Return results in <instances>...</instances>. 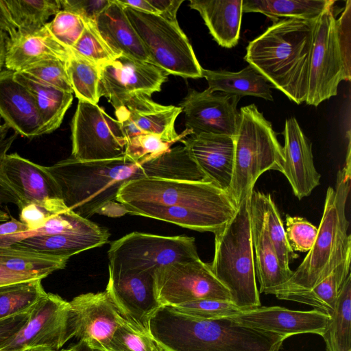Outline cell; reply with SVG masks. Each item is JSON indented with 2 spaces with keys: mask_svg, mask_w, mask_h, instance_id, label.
Here are the masks:
<instances>
[{
  "mask_svg": "<svg viewBox=\"0 0 351 351\" xmlns=\"http://www.w3.org/2000/svg\"><path fill=\"white\" fill-rule=\"evenodd\" d=\"M47 169L58 184L67 208L86 219L103 213L108 206L115 205L123 211L117 196L126 182L144 178H172L169 162L162 154L138 162L125 155L95 161L70 157Z\"/></svg>",
  "mask_w": 351,
  "mask_h": 351,
  "instance_id": "cell-1",
  "label": "cell"
},
{
  "mask_svg": "<svg viewBox=\"0 0 351 351\" xmlns=\"http://www.w3.org/2000/svg\"><path fill=\"white\" fill-rule=\"evenodd\" d=\"M148 329L165 351H280L287 339L229 317L200 319L169 306L154 313Z\"/></svg>",
  "mask_w": 351,
  "mask_h": 351,
  "instance_id": "cell-2",
  "label": "cell"
},
{
  "mask_svg": "<svg viewBox=\"0 0 351 351\" xmlns=\"http://www.w3.org/2000/svg\"><path fill=\"white\" fill-rule=\"evenodd\" d=\"M315 21L280 19L250 41L244 60L297 104L306 101Z\"/></svg>",
  "mask_w": 351,
  "mask_h": 351,
  "instance_id": "cell-3",
  "label": "cell"
},
{
  "mask_svg": "<svg viewBox=\"0 0 351 351\" xmlns=\"http://www.w3.org/2000/svg\"><path fill=\"white\" fill-rule=\"evenodd\" d=\"M350 189V154L337 175L334 188L326 191L324 208L315 241L290 278L271 294L276 296L308 291L351 256V235L346 215Z\"/></svg>",
  "mask_w": 351,
  "mask_h": 351,
  "instance_id": "cell-4",
  "label": "cell"
},
{
  "mask_svg": "<svg viewBox=\"0 0 351 351\" xmlns=\"http://www.w3.org/2000/svg\"><path fill=\"white\" fill-rule=\"evenodd\" d=\"M251 193L238 204L223 228L215 233V254L210 263L216 278L228 290L231 301L241 310L261 306L252 238Z\"/></svg>",
  "mask_w": 351,
  "mask_h": 351,
  "instance_id": "cell-5",
  "label": "cell"
},
{
  "mask_svg": "<svg viewBox=\"0 0 351 351\" xmlns=\"http://www.w3.org/2000/svg\"><path fill=\"white\" fill-rule=\"evenodd\" d=\"M334 5L315 23L305 101L311 106L337 95L339 83L351 77V1H346L338 19Z\"/></svg>",
  "mask_w": 351,
  "mask_h": 351,
  "instance_id": "cell-6",
  "label": "cell"
},
{
  "mask_svg": "<svg viewBox=\"0 0 351 351\" xmlns=\"http://www.w3.org/2000/svg\"><path fill=\"white\" fill-rule=\"evenodd\" d=\"M282 146L271 123L255 104L242 107L234 136V161L232 182L228 190L239 204L254 190L263 173L280 170Z\"/></svg>",
  "mask_w": 351,
  "mask_h": 351,
  "instance_id": "cell-7",
  "label": "cell"
},
{
  "mask_svg": "<svg viewBox=\"0 0 351 351\" xmlns=\"http://www.w3.org/2000/svg\"><path fill=\"white\" fill-rule=\"evenodd\" d=\"M117 202L122 210L141 206H187L231 219L238 204L229 193L210 182L144 178L126 182Z\"/></svg>",
  "mask_w": 351,
  "mask_h": 351,
  "instance_id": "cell-8",
  "label": "cell"
},
{
  "mask_svg": "<svg viewBox=\"0 0 351 351\" xmlns=\"http://www.w3.org/2000/svg\"><path fill=\"white\" fill-rule=\"evenodd\" d=\"M123 8L151 64L168 75L192 79L203 77V68L178 22L170 21L158 14Z\"/></svg>",
  "mask_w": 351,
  "mask_h": 351,
  "instance_id": "cell-9",
  "label": "cell"
},
{
  "mask_svg": "<svg viewBox=\"0 0 351 351\" xmlns=\"http://www.w3.org/2000/svg\"><path fill=\"white\" fill-rule=\"evenodd\" d=\"M111 274L152 272L175 262L199 258L194 237L133 232L111 243L108 252Z\"/></svg>",
  "mask_w": 351,
  "mask_h": 351,
  "instance_id": "cell-10",
  "label": "cell"
},
{
  "mask_svg": "<svg viewBox=\"0 0 351 351\" xmlns=\"http://www.w3.org/2000/svg\"><path fill=\"white\" fill-rule=\"evenodd\" d=\"M72 156L81 161L125 155L127 138L117 119L97 104L78 101L71 122Z\"/></svg>",
  "mask_w": 351,
  "mask_h": 351,
  "instance_id": "cell-11",
  "label": "cell"
},
{
  "mask_svg": "<svg viewBox=\"0 0 351 351\" xmlns=\"http://www.w3.org/2000/svg\"><path fill=\"white\" fill-rule=\"evenodd\" d=\"M154 278L161 306L206 298L231 301L228 290L216 278L210 264L200 258L160 267L154 271Z\"/></svg>",
  "mask_w": 351,
  "mask_h": 351,
  "instance_id": "cell-12",
  "label": "cell"
},
{
  "mask_svg": "<svg viewBox=\"0 0 351 351\" xmlns=\"http://www.w3.org/2000/svg\"><path fill=\"white\" fill-rule=\"evenodd\" d=\"M73 338L69 302L46 293L29 313L26 323L0 348V351H23L34 347L59 350Z\"/></svg>",
  "mask_w": 351,
  "mask_h": 351,
  "instance_id": "cell-13",
  "label": "cell"
},
{
  "mask_svg": "<svg viewBox=\"0 0 351 351\" xmlns=\"http://www.w3.org/2000/svg\"><path fill=\"white\" fill-rule=\"evenodd\" d=\"M100 96H104L114 110L138 95L151 97L161 90L168 74L147 62L119 56L99 68Z\"/></svg>",
  "mask_w": 351,
  "mask_h": 351,
  "instance_id": "cell-14",
  "label": "cell"
},
{
  "mask_svg": "<svg viewBox=\"0 0 351 351\" xmlns=\"http://www.w3.org/2000/svg\"><path fill=\"white\" fill-rule=\"evenodd\" d=\"M69 305L73 338L93 349L108 351L113 335L125 319L108 292L78 295Z\"/></svg>",
  "mask_w": 351,
  "mask_h": 351,
  "instance_id": "cell-15",
  "label": "cell"
},
{
  "mask_svg": "<svg viewBox=\"0 0 351 351\" xmlns=\"http://www.w3.org/2000/svg\"><path fill=\"white\" fill-rule=\"evenodd\" d=\"M241 97L212 92L189 90L180 102L185 125L191 134H214L234 137L239 120L237 104Z\"/></svg>",
  "mask_w": 351,
  "mask_h": 351,
  "instance_id": "cell-16",
  "label": "cell"
},
{
  "mask_svg": "<svg viewBox=\"0 0 351 351\" xmlns=\"http://www.w3.org/2000/svg\"><path fill=\"white\" fill-rule=\"evenodd\" d=\"M106 291L126 321L149 332V320L161 307L155 293L154 273H109Z\"/></svg>",
  "mask_w": 351,
  "mask_h": 351,
  "instance_id": "cell-17",
  "label": "cell"
},
{
  "mask_svg": "<svg viewBox=\"0 0 351 351\" xmlns=\"http://www.w3.org/2000/svg\"><path fill=\"white\" fill-rule=\"evenodd\" d=\"M181 112L180 106H163L147 95L136 96L114 110L127 140L136 135L152 134L173 143L191 134L187 129L180 134L176 132L175 121Z\"/></svg>",
  "mask_w": 351,
  "mask_h": 351,
  "instance_id": "cell-18",
  "label": "cell"
},
{
  "mask_svg": "<svg viewBox=\"0 0 351 351\" xmlns=\"http://www.w3.org/2000/svg\"><path fill=\"white\" fill-rule=\"evenodd\" d=\"M228 317L240 324L287 339L304 333L322 336L330 316L315 309L294 311L278 306H260L241 310Z\"/></svg>",
  "mask_w": 351,
  "mask_h": 351,
  "instance_id": "cell-19",
  "label": "cell"
},
{
  "mask_svg": "<svg viewBox=\"0 0 351 351\" xmlns=\"http://www.w3.org/2000/svg\"><path fill=\"white\" fill-rule=\"evenodd\" d=\"M1 170L20 199L18 208L28 203L65 205L60 188L47 167L13 153L4 156Z\"/></svg>",
  "mask_w": 351,
  "mask_h": 351,
  "instance_id": "cell-20",
  "label": "cell"
},
{
  "mask_svg": "<svg viewBox=\"0 0 351 351\" xmlns=\"http://www.w3.org/2000/svg\"><path fill=\"white\" fill-rule=\"evenodd\" d=\"M282 134L284 145L280 171L289 181L294 195L302 199L319 184L321 176L314 165L311 143L295 118L286 120Z\"/></svg>",
  "mask_w": 351,
  "mask_h": 351,
  "instance_id": "cell-21",
  "label": "cell"
},
{
  "mask_svg": "<svg viewBox=\"0 0 351 351\" xmlns=\"http://www.w3.org/2000/svg\"><path fill=\"white\" fill-rule=\"evenodd\" d=\"M181 141L208 180L228 192L234 169V137L200 133Z\"/></svg>",
  "mask_w": 351,
  "mask_h": 351,
  "instance_id": "cell-22",
  "label": "cell"
},
{
  "mask_svg": "<svg viewBox=\"0 0 351 351\" xmlns=\"http://www.w3.org/2000/svg\"><path fill=\"white\" fill-rule=\"evenodd\" d=\"M14 71H0V116L15 132L32 138L45 134V125L35 99L16 81Z\"/></svg>",
  "mask_w": 351,
  "mask_h": 351,
  "instance_id": "cell-23",
  "label": "cell"
},
{
  "mask_svg": "<svg viewBox=\"0 0 351 351\" xmlns=\"http://www.w3.org/2000/svg\"><path fill=\"white\" fill-rule=\"evenodd\" d=\"M71 54V49L59 43L45 25L32 32H17L9 40L4 65L8 70L23 72L50 60L66 62Z\"/></svg>",
  "mask_w": 351,
  "mask_h": 351,
  "instance_id": "cell-24",
  "label": "cell"
},
{
  "mask_svg": "<svg viewBox=\"0 0 351 351\" xmlns=\"http://www.w3.org/2000/svg\"><path fill=\"white\" fill-rule=\"evenodd\" d=\"M110 1V5L95 20L96 27L102 39L118 57L123 56L150 63L149 56L124 8L116 0Z\"/></svg>",
  "mask_w": 351,
  "mask_h": 351,
  "instance_id": "cell-25",
  "label": "cell"
},
{
  "mask_svg": "<svg viewBox=\"0 0 351 351\" xmlns=\"http://www.w3.org/2000/svg\"><path fill=\"white\" fill-rule=\"evenodd\" d=\"M243 0H191L189 7L199 12L219 45L236 46L240 38Z\"/></svg>",
  "mask_w": 351,
  "mask_h": 351,
  "instance_id": "cell-26",
  "label": "cell"
},
{
  "mask_svg": "<svg viewBox=\"0 0 351 351\" xmlns=\"http://www.w3.org/2000/svg\"><path fill=\"white\" fill-rule=\"evenodd\" d=\"M250 219L256 278L260 285L258 291L271 294L290 278L293 271L281 265L261 221L252 215Z\"/></svg>",
  "mask_w": 351,
  "mask_h": 351,
  "instance_id": "cell-27",
  "label": "cell"
},
{
  "mask_svg": "<svg viewBox=\"0 0 351 351\" xmlns=\"http://www.w3.org/2000/svg\"><path fill=\"white\" fill-rule=\"evenodd\" d=\"M125 214L140 215L169 223L182 228L216 233L230 219L210 212L187 206H141L128 208Z\"/></svg>",
  "mask_w": 351,
  "mask_h": 351,
  "instance_id": "cell-28",
  "label": "cell"
},
{
  "mask_svg": "<svg viewBox=\"0 0 351 351\" xmlns=\"http://www.w3.org/2000/svg\"><path fill=\"white\" fill-rule=\"evenodd\" d=\"M202 76L208 82V89L212 92H221L241 97L250 95L265 100H274L271 86L250 65L237 72L203 69Z\"/></svg>",
  "mask_w": 351,
  "mask_h": 351,
  "instance_id": "cell-29",
  "label": "cell"
},
{
  "mask_svg": "<svg viewBox=\"0 0 351 351\" xmlns=\"http://www.w3.org/2000/svg\"><path fill=\"white\" fill-rule=\"evenodd\" d=\"M14 77L33 95L44 123L45 133L49 134L58 128L72 104L73 93L43 82L23 72H14Z\"/></svg>",
  "mask_w": 351,
  "mask_h": 351,
  "instance_id": "cell-30",
  "label": "cell"
},
{
  "mask_svg": "<svg viewBox=\"0 0 351 351\" xmlns=\"http://www.w3.org/2000/svg\"><path fill=\"white\" fill-rule=\"evenodd\" d=\"M109 237L108 230L100 234H60L28 238L11 245L50 256L70 258L104 245L108 242Z\"/></svg>",
  "mask_w": 351,
  "mask_h": 351,
  "instance_id": "cell-31",
  "label": "cell"
},
{
  "mask_svg": "<svg viewBox=\"0 0 351 351\" xmlns=\"http://www.w3.org/2000/svg\"><path fill=\"white\" fill-rule=\"evenodd\" d=\"M250 213L263 224L281 265L291 270L290 261L298 255L288 243L282 219L271 195L253 190L250 197Z\"/></svg>",
  "mask_w": 351,
  "mask_h": 351,
  "instance_id": "cell-32",
  "label": "cell"
},
{
  "mask_svg": "<svg viewBox=\"0 0 351 351\" xmlns=\"http://www.w3.org/2000/svg\"><path fill=\"white\" fill-rule=\"evenodd\" d=\"M335 3L332 0H243L242 10L261 13L274 23L281 18L315 21Z\"/></svg>",
  "mask_w": 351,
  "mask_h": 351,
  "instance_id": "cell-33",
  "label": "cell"
},
{
  "mask_svg": "<svg viewBox=\"0 0 351 351\" xmlns=\"http://www.w3.org/2000/svg\"><path fill=\"white\" fill-rule=\"evenodd\" d=\"M351 256L347 258L323 280L308 291L276 296L280 300L293 301L313 307L331 316L333 313L340 290L350 274Z\"/></svg>",
  "mask_w": 351,
  "mask_h": 351,
  "instance_id": "cell-34",
  "label": "cell"
},
{
  "mask_svg": "<svg viewBox=\"0 0 351 351\" xmlns=\"http://www.w3.org/2000/svg\"><path fill=\"white\" fill-rule=\"evenodd\" d=\"M108 230L68 209L52 216L41 227L0 237V247H8L20 241L36 237L60 234H100Z\"/></svg>",
  "mask_w": 351,
  "mask_h": 351,
  "instance_id": "cell-35",
  "label": "cell"
},
{
  "mask_svg": "<svg viewBox=\"0 0 351 351\" xmlns=\"http://www.w3.org/2000/svg\"><path fill=\"white\" fill-rule=\"evenodd\" d=\"M351 274L338 296L335 311L322 337L326 351H351Z\"/></svg>",
  "mask_w": 351,
  "mask_h": 351,
  "instance_id": "cell-36",
  "label": "cell"
},
{
  "mask_svg": "<svg viewBox=\"0 0 351 351\" xmlns=\"http://www.w3.org/2000/svg\"><path fill=\"white\" fill-rule=\"evenodd\" d=\"M42 280L0 286V319L29 312L46 294Z\"/></svg>",
  "mask_w": 351,
  "mask_h": 351,
  "instance_id": "cell-37",
  "label": "cell"
},
{
  "mask_svg": "<svg viewBox=\"0 0 351 351\" xmlns=\"http://www.w3.org/2000/svg\"><path fill=\"white\" fill-rule=\"evenodd\" d=\"M66 69L78 101L97 104L101 97L99 67L72 51L66 62Z\"/></svg>",
  "mask_w": 351,
  "mask_h": 351,
  "instance_id": "cell-38",
  "label": "cell"
},
{
  "mask_svg": "<svg viewBox=\"0 0 351 351\" xmlns=\"http://www.w3.org/2000/svg\"><path fill=\"white\" fill-rule=\"evenodd\" d=\"M18 32L43 28L49 18L61 10L60 0H5Z\"/></svg>",
  "mask_w": 351,
  "mask_h": 351,
  "instance_id": "cell-39",
  "label": "cell"
},
{
  "mask_svg": "<svg viewBox=\"0 0 351 351\" xmlns=\"http://www.w3.org/2000/svg\"><path fill=\"white\" fill-rule=\"evenodd\" d=\"M84 20V30L71 51L100 68L118 56L102 39L96 27L95 21Z\"/></svg>",
  "mask_w": 351,
  "mask_h": 351,
  "instance_id": "cell-40",
  "label": "cell"
},
{
  "mask_svg": "<svg viewBox=\"0 0 351 351\" xmlns=\"http://www.w3.org/2000/svg\"><path fill=\"white\" fill-rule=\"evenodd\" d=\"M108 351H165L146 332L134 327L125 319L117 329Z\"/></svg>",
  "mask_w": 351,
  "mask_h": 351,
  "instance_id": "cell-41",
  "label": "cell"
},
{
  "mask_svg": "<svg viewBox=\"0 0 351 351\" xmlns=\"http://www.w3.org/2000/svg\"><path fill=\"white\" fill-rule=\"evenodd\" d=\"M169 307L180 313L200 319L228 317L241 311L232 301L209 298Z\"/></svg>",
  "mask_w": 351,
  "mask_h": 351,
  "instance_id": "cell-42",
  "label": "cell"
},
{
  "mask_svg": "<svg viewBox=\"0 0 351 351\" xmlns=\"http://www.w3.org/2000/svg\"><path fill=\"white\" fill-rule=\"evenodd\" d=\"M45 25L59 43L71 49L83 33L85 22L81 16L61 10Z\"/></svg>",
  "mask_w": 351,
  "mask_h": 351,
  "instance_id": "cell-43",
  "label": "cell"
},
{
  "mask_svg": "<svg viewBox=\"0 0 351 351\" xmlns=\"http://www.w3.org/2000/svg\"><path fill=\"white\" fill-rule=\"evenodd\" d=\"M173 144L155 134H138L127 140L125 155L138 162L169 150Z\"/></svg>",
  "mask_w": 351,
  "mask_h": 351,
  "instance_id": "cell-44",
  "label": "cell"
},
{
  "mask_svg": "<svg viewBox=\"0 0 351 351\" xmlns=\"http://www.w3.org/2000/svg\"><path fill=\"white\" fill-rule=\"evenodd\" d=\"M318 228L300 217L286 216V237L295 252H308L317 234Z\"/></svg>",
  "mask_w": 351,
  "mask_h": 351,
  "instance_id": "cell-45",
  "label": "cell"
},
{
  "mask_svg": "<svg viewBox=\"0 0 351 351\" xmlns=\"http://www.w3.org/2000/svg\"><path fill=\"white\" fill-rule=\"evenodd\" d=\"M66 62L60 60H50L23 72L52 86L73 93L66 72Z\"/></svg>",
  "mask_w": 351,
  "mask_h": 351,
  "instance_id": "cell-46",
  "label": "cell"
},
{
  "mask_svg": "<svg viewBox=\"0 0 351 351\" xmlns=\"http://www.w3.org/2000/svg\"><path fill=\"white\" fill-rule=\"evenodd\" d=\"M19 209V221L28 230H36L43 226L52 216L68 210L65 205H50L28 203Z\"/></svg>",
  "mask_w": 351,
  "mask_h": 351,
  "instance_id": "cell-47",
  "label": "cell"
},
{
  "mask_svg": "<svg viewBox=\"0 0 351 351\" xmlns=\"http://www.w3.org/2000/svg\"><path fill=\"white\" fill-rule=\"evenodd\" d=\"M62 10L75 14L83 19L95 21L107 8L110 0H60Z\"/></svg>",
  "mask_w": 351,
  "mask_h": 351,
  "instance_id": "cell-48",
  "label": "cell"
},
{
  "mask_svg": "<svg viewBox=\"0 0 351 351\" xmlns=\"http://www.w3.org/2000/svg\"><path fill=\"white\" fill-rule=\"evenodd\" d=\"M29 311L0 319V348L12 338L26 323Z\"/></svg>",
  "mask_w": 351,
  "mask_h": 351,
  "instance_id": "cell-49",
  "label": "cell"
},
{
  "mask_svg": "<svg viewBox=\"0 0 351 351\" xmlns=\"http://www.w3.org/2000/svg\"><path fill=\"white\" fill-rule=\"evenodd\" d=\"M158 11V15L170 21L178 23L176 16L183 0H148Z\"/></svg>",
  "mask_w": 351,
  "mask_h": 351,
  "instance_id": "cell-50",
  "label": "cell"
},
{
  "mask_svg": "<svg viewBox=\"0 0 351 351\" xmlns=\"http://www.w3.org/2000/svg\"><path fill=\"white\" fill-rule=\"evenodd\" d=\"M0 29L5 32L10 40L17 36L18 27L5 0H0Z\"/></svg>",
  "mask_w": 351,
  "mask_h": 351,
  "instance_id": "cell-51",
  "label": "cell"
},
{
  "mask_svg": "<svg viewBox=\"0 0 351 351\" xmlns=\"http://www.w3.org/2000/svg\"><path fill=\"white\" fill-rule=\"evenodd\" d=\"M34 279L44 278L34 274L11 271L0 265V286Z\"/></svg>",
  "mask_w": 351,
  "mask_h": 351,
  "instance_id": "cell-52",
  "label": "cell"
},
{
  "mask_svg": "<svg viewBox=\"0 0 351 351\" xmlns=\"http://www.w3.org/2000/svg\"><path fill=\"white\" fill-rule=\"evenodd\" d=\"M27 230H28V228L24 223L12 216L8 221L0 223V237Z\"/></svg>",
  "mask_w": 351,
  "mask_h": 351,
  "instance_id": "cell-53",
  "label": "cell"
},
{
  "mask_svg": "<svg viewBox=\"0 0 351 351\" xmlns=\"http://www.w3.org/2000/svg\"><path fill=\"white\" fill-rule=\"evenodd\" d=\"M116 1L123 7H128L142 12L158 15V11L153 7L148 0Z\"/></svg>",
  "mask_w": 351,
  "mask_h": 351,
  "instance_id": "cell-54",
  "label": "cell"
},
{
  "mask_svg": "<svg viewBox=\"0 0 351 351\" xmlns=\"http://www.w3.org/2000/svg\"><path fill=\"white\" fill-rule=\"evenodd\" d=\"M9 40V36L5 32L0 29V70L5 64Z\"/></svg>",
  "mask_w": 351,
  "mask_h": 351,
  "instance_id": "cell-55",
  "label": "cell"
},
{
  "mask_svg": "<svg viewBox=\"0 0 351 351\" xmlns=\"http://www.w3.org/2000/svg\"><path fill=\"white\" fill-rule=\"evenodd\" d=\"M75 351H99L88 346L83 341H78L73 346Z\"/></svg>",
  "mask_w": 351,
  "mask_h": 351,
  "instance_id": "cell-56",
  "label": "cell"
},
{
  "mask_svg": "<svg viewBox=\"0 0 351 351\" xmlns=\"http://www.w3.org/2000/svg\"><path fill=\"white\" fill-rule=\"evenodd\" d=\"M23 351H69V348L68 349H62V350H53L46 347H34L29 348L24 350Z\"/></svg>",
  "mask_w": 351,
  "mask_h": 351,
  "instance_id": "cell-57",
  "label": "cell"
},
{
  "mask_svg": "<svg viewBox=\"0 0 351 351\" xmlns=\"http://www.w3.org/2000/svg\"><path fill=\"white\" fill-rule=\"evenodd\" d=\"M1 118L0 116V139L6 137V134L10 129V127L6 123L1 124Z\"/></svg>",
  "mask_w": 351,
  "mask_h": 351,
  "instance_id": "cell-58",
  "label": "cell"
},
{
  "mask_svg": "<svg viewBox=\"0 0 351 351\" xmlns=\"http://www.w3.org/2000/svg\"><path fill=\"white\" fill-rule=\"evenodd\" d=\"M10 217V216L0 208V223L8 221Z\"/></svg>",
  "mask_w": 351,
  "mask_h": 351,
  "instance_id": "cell-59",
  "label": "cell"
},
{
  "mask_svg": "<svg viewBox=\"0 0 351 351\" xmlns=\"http://www.w3.org/2000/svg\"><path fill=\"white\" fill-rule=\"evenodd\" d=\"M69 351H75L73 346L69 348Z\"/></svg>",
  "mask_w": 351,
  "mask_h": 351,
  "instance_id": "cell-60",
  "label": "cell"
}]
</instances>
